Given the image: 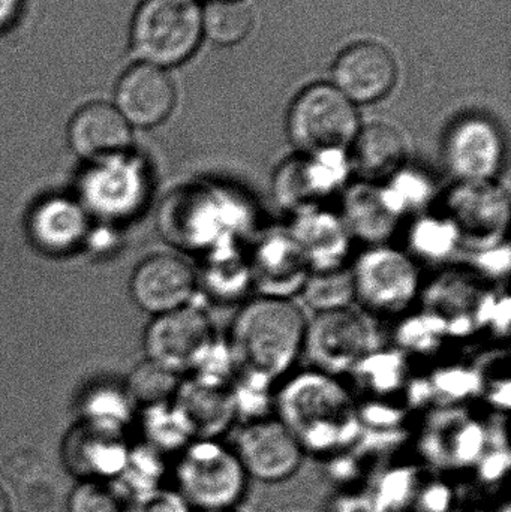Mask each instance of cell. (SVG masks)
Returning <instances> with one entry per match:
<instances>
[{
  "label": "cell",
  "instance_id": "20",
  "mask_svg": "<svg viewBox=\"0 0 511 512\" xmlns=\"http://www.w3.org/2000/svg\"><path fill=\"white\" fill-rule=\"evenodd\" d=\"M408 147L404 135L389 123L360 126L350 150L351 170L362 182L381 185L407 165Z\"/></svg>",
  "mask_w": 511,
  "mask_h": 512
},
{
  "label": "cell",
  "instance_id": "12",
  "mask_svg": "<svg viewBox=\"0 0 511 512\" xmlns=\"http://www.w3.org/2000/svg\"><path fill=\"white\" fill-rule=\"evenodd\" d=\"M462 245L488 249L500 243L509 221V198L495 182L461 183L447 195L446 212Z\"/></svg>",
  "mask_w": 511,
  "mask_h": 512
},
{
  "label": "cell",
  "instance_id": "22",
  "mask_svg": "<svg viewBox=\"0 0 511 512\" xmlns=\"http://www.w3.org/2000/svg\"><path fill=\"white\" fill-rule=\"evenodd\" d=\"M176 406L197 439L218 438L237 415L236 400L228 388L207 387L195 381L179 387Z\"/></svg>",
  "mask_w": 511,
  "mask_h": 512
},
{
  "label": "cell",
  "instance_id": "35",
  "mask_svg": "<svg viewBox=\"0 0 511 512\" xmlns=\"http://www.w3.org/2000/svg\"><path fill=\"white\" fill-rule=\"evenodd\" d=\"M0 512H11L8 495L2 487H0Z\"/></svg>",
  "mask_w": 511,
  "mask_h": 512
},
{
  "label": "cell",
  "instance_id": "30",
  "mask_svg": "<svg viewBox=\"0 0 511 512\" xmlns=\"http://www.w3.org/2000/svg\"><path fill=\"white\" fill-rule=\"evenodd\" d=\"M134 498L117 480L81 481L69 496V512H131Z\"/></svg>",
  "mask_w": 511,
  "mask_h": 512
},
{
  "label": "cell",
  "instance_id": "29",
  "mask_svg": "<svg viewBox=\"0 0 511 512\" xmlns=\"http://www.w3.org/2000/svg\"><path fill=\"white\" fill-rule=\"evenodd\" d=\"M165 403L150 406L146 418L149 445L161 454L185 450L191 444L192 438H195L182 411L176 405L167 406Z\"/></svg>",
  "mask_w": 511,
  "mask_h": 512
},
{
  "label": "cell",
  "instance_id": "5",
  "mask_svg": "<svg viewBox=\"0 0 511 512\" xmlns=\"http://www.w3.org/2000/svg\"><path fill=\"white\" fill-rule=\"evenodd\" d=\"M356 105L332 84L306 87L291 105L287 131L300 155L348 152L360 129Z\"/></svg>",
  "mask_w": 511,
  "mask_h": 512
},
{
  "label": "cell",
  "instance_id": "28",
  "mask_svg": "<svg viewBox=\"0 0 511 512\" xmlns=\"http://www.w3.org/2000/svg\"><path fill=\"white\" fill-rule=\"evenodd\" d=\"M251 26V11L240 0H216L203 9V33L216 44H237Z\"/></svg>",
  "mask_w": 511,
  "mask_h": 512
},
{
  "label": "cell",
  "instance_id": "31",
  "mask_svg": "<svg viewBox=\"0 0 511 512\" xmlns=\"http://www.w3.org/2000/svg\"><path fill=\"white\" fill-rule=\"evenodd\" d=\"M164 474L165 466L161 453L147 445L135 450L129 448L128 459L117 481L135 499L161 489Z\"/></svg>",
  "mask_w": 511,
  "mask_h": 512
},
{
  "label": "cell",
  "instance_id": "37",
  "mask_svg": "<svg viewBox=\"0 0 511 512\" xmlns=\"http://www.w3.org/2000/svg\"><path fill=\"white\" fill-rule=\"evenodd\" d=\"M212 2H216V0H212Z\"/></svg>",
  "mask_w": 511,
  "mask_h": 512
},
{
  "label": "cell",
  "instance_id": "21",
  "mask_svg": "<svg viewBox=\"0 0 511 512\" xmlns=\"http://www.w3.org/2000/svg\"><path fill=\"white\" fill-rule=\"evenodd\" d=\"M339 215L351 237L369 246L387 245V240L396 233L401 222L384 203L380 185L362 180L345 189Z\"/></svg>",
  "mask_w": 511,
  "mask_h": 512
},
{
  "label": "cell",
  "instance_id": "9",
  "mask_svg": "<svg viewBox=\"0 0 511 512\" xmlns=\"http://www.w3.org/2000/svg\"><path fill=\"white\" fill-rule=\"evenodd\" d=\"M215 342L209 316L191 304L155 316L144 333L147 360L176 375L194 370Z\"/></svg>",
  "mask_w": 511,
  "mask_h": 512
},
{
  "label": "cell",
  "instance_id": "6",
  "mask_svg": "<svg viewBox=\"0 0 511 512\" xmlns=\"http://www.w3.org/2000/svg\"><path fill=\"white\" fill-rule=\"evenodd\" d=\"M248 474L234 450L218 439H197L176 466L177 492L203 512L234 510L245 496Z\"/></svg>",
  "mask_w": 511,
  "mask_h": 512
},
{
  "label": "cell",
  "instance_id": "15",
  "mask_svg": "<svg viewBox=\"0 0 511 512\" xmlns=\"http://www.w3.org/2000/svg\"><path fill=\"white\" fill-rule=\"evenodd\" d=\"M252 285L267 297L291 298L302 292L311 267L288 230H273L249 252Z\"/></svg>",
  "mask_w": 511,
  "mask_h": 512
},
{
  "label": "cell",
  "instance_id": "3",
  "mask_svg": "<svg viewBox=\"0 0 511 512\" xmlns=\"http://www.w3.org/2000/svg\"><path fill=\"white\" fill-rule=\"evenodd\" d=\"M167 230L186 248L207 252L240 243L254 227V209L243 195L219 186H200L174 195Z\"/></svg>",
  "mask_w": 511,
  "mask_h": 512
},
{
  "label": "cell",
  "instance_id": "2",
  "mask_svg": "<svg viewBox=\"0 0 511 512\" xmlns=\"http://www.w3.org/2000/svg\"><path fill=\"white\" fill-rule=\"evenodd\" d=\"M278 420L303 451H330L354 438L357 411L336 376L314 369L291 376L278 396Z\"/></svg>",
  "mask_w": 511,
  "mask_h": 512
},
{
  "label": "cell",
  "instance_id": "13",
  "mask_svg": "<svg viewBox=\"0 0 511 512\" xmlns=\"http://www.w3.org/2000/svg\"><path fill=\"white\" fill-rule=\"evenodd\" d=\"M198 276L180 256L152 255L132 273L129 292L144 312L158 316L188 306L197 291Z\"/></svg>",
  "mask_w": 511,
  "mask_h": 512
},
{
  "label": "cell",
  "instance_id": "36",
  "mask_svg": "<svg viewBox=\"0 0 511 512\" xmlns=\"http://www.w3.org/2000/svg\"><path fill=\"white\" fill-rule=\"evenodd\" d=\"M209 512H237L236 510H225V511H209Z\"/></svg>",
  "mask_w": 511,
  "mask_h": 512
},
{
  "label": "cell",
  "instance_id": "27",
  "mask_svg": "<svg viewBox=\"0 0 511 512\" xmlns=\"http://www.w3.org/2000/svg\"><path fill=\"white\" fill-rule=\"evenodd\" d=\"M306 304L317 313L347 309L356 300L351 268L311 271L302 289Z\"/></svg>",
  "mask_w": 511,
  "mask_h": 512
},
{
  "label": "cell",
  "instance_id": "19",
  "mask_svg": "<svg viewBox=\"0 0 511 512\" xmlns=\"http://www.w3.org/2000/svg\"><path fill=\"white\" fill-rule=\"evenodd\" d=\"M129 448L120 433L83 423L66 438L63 456L69 471L81 481L117 480L128 459Z\"/></svg>",
  "mask_w": 511,
  "mask_h": 512
},
{
  "label": "cell",
  "instance_id": "10",
  "mask_svg": "<svg viewBox=\"0 0 511 512\" xmlns=\"http://www.w3.org/2000/svg\"><path fill=\"white\" fill-rule=\"evenodd\" d=\"M443 156L458 182H495L506 158V141L494 120L470 114L450 126L444 138Z\"/></svg>",
  "mask_w": 511,
  "mask_h": 512
},
{
  "label": "cell",
  "instance_id": "23",
  "mask_svg": "<svg viewBox=\"0 0 511 512\" xmlns=\"http://www.w3.org/2000/svg\"><path fill=\"white\" fill-rule=\"evenodd\" d=\"M86 215L69 200L45 201L32 218V237L39 248L51 252L68 251L86 231Z\"/></svg>",
  "mask_w": 511,
  "mask_h": 512
},
{
  "label": "cell",
  "instance_id": "11",
  "mask_svg": "<svg viewBox=\"0 0 511 512\" xmlns=\"http://www.w3.org/2000/svg\"><path fill=\"white\" fill-rule=\"evenodd\" d=\"M234 453L248 477L281 483L299 471L305 451L281 421L264 417L240 430Z\"/></svg>",
  "mask_w": 511,
  "mask_h": 512
},
{
  "label": "cell",
  "instance_id": "4",
  "mask_svg": "<svg viewBox=\"0 0 511 512\" xmlns=\"http://www.w3.org/2000/svg\"><path fill=\"white\" fill-rule=\"evenodd\" d=\"M203 36L197 0H141L131 21V47L138 62L170 68L188 60Z\"/></svg>",
  "mask_w": 511,
  "mask_h": 512
},
{
  "label": "cell",
  "instance_id": "24",
  "mask_svg": "<svg viewBox=\"0 0 511 512\" xmlns=\"http://www.w3.org/2000/svg\"><path fill=\"white\" fill-rule=\"evenodd\" d=\"M209 254L203 271V285L213 298L230 303L254 288L249 254H243L240 243L221 246Z\"/></svg>",
  "mask_w": 511,
  "mask_h": 512
},
{
  "label": "cell",
  "instance_id": "26",
  "mask_svg": "<svg viewBox=\"0 0 511 512\" xmlns=\"http://www.w3.org/2000/svg\"><path fill=\"white\" fill-rule=\"evenodd\" d=\"M408 243L413 258L417 256L426 261H443L462 245L458 228L444 213L441 216L428 213L417 216L408 234Z\"/></svg>",
  "mask_w": 511,
  "mask_h": 512
},
{
  "label": "cell",
  "instance_id": "33",
  "mask_svg": "<svg viewBox=\"0 0 511 512\" xmlns=\"http://www.w3.org/2000/svg\"><path fill=\"white\" fill-rule=\"evenodd\" d=\"M131 512H191V505L179 492L158 489L135 498Z\"/></svg>",
  "mask_w": 511,
  "mask_h": 512
},
{
  "label": "cell",
  "instance_id": "14",
  "mask_svg": "<svg viewBox=\"0 0 511 512\" xmlns=\"http://www.w3.org/2000/svg\"><path fill=\"white\" fill-rule=\"evenodd\" d=\"M113 105L132 128H155L173 113L176 87L167 69L138 62L120 77Z\"/></svg>",
  "mask_w": 511,
  "mask_h": 512
},
{
  "label": "cell",
  "instance_id": "1",
  "mask_svg": "<svg viewBox=\"0 0 511 512\" xmlns=\"http://www.w3.org/2000/svg\"><path fill=\"white\" fill-rule=\"evenodd\" d=\"M308 318L291 298H252L231 325L227 346L242 379L272 385L305 352Z\"/></svg>",
  "mask_w": 511,
  "mask_h": 512
},
{
  "label": "cell",
  "instance_id": "18",
  "mask_svg": "<svg viewBox=\"0 0 511 512\" xmlns=\"http://www.w3.org/2000/svg\"><path fill=\"white\" fill-rule=\"evenodd\" d=\"M287 230L311 271L345 267L353 237L339 213L324 206L309 207L294 213L293 222Z\"/></svg>",
  "mask_w": 511,
  "mask_h": 512
},
{
  "label": "cell",
  "instance_id": "25",
  "mask_svg": "<svg viewBox=\"0 0 511 512\" xmlns=\"http://www.w3.org/2000/svg\"><path fill=\"white\" fill-rule=\"evenodd\" d=\"M380 191L390 212L401 221L426 213L435 198V183L428 174L405 165L381 183Z\"/></svg>",
  "mask_w": 511,
  "mask_h": 512
},
{
  "label": "cell",
  "instance_id": "32",
  "mask_svg": "<svg viewBox=\"0 0 511 512\" xmlns=\"http://www.w3.org/2000/svg\"><path fill=\"white\" fill-rule=\"evenodd\" d=\"M177 376L179 375L147 360L129 376L126 390L135 402L143 403L149 408L161 405L168 402V399L179 390Z\"/></svg>",
  "mask_w": 511,
  "mask_h": 512
},
{
  "label": "cell",
  "instance_id": "17",
  "mask_svg": "<svg viewBox=\"0 0 511 512\" xmlns=\"http://www.w3.org/2000/svg\"><path fill=\"white\" fill-rule=\"evenodd\" d=\"M68 143L84 161H110L125 155L131 147L132 126L113 104L90 102L72 116Z\"/></svg>",
  "mask_w": 511,
  "mask_h": 512
},
{
  "label": "cell",
  "instance_id": "34",
  "mask_svg": "<svg viewBox=\"0 0 511 512\" xmlns=\"http://www.w3.org/2000/svg\"><path fill=\"white\" fill-rule=\"evenodd\" d=\"M26 0H0V35L17 26Z\"/></svg>",
  "mask_w": 511,
  "mask_h": 512
},
{
  "label": "cell",
  "instance_id": "7",
  "mask_svg": "<svg viewBox=\"0 0 511 512\" xmlns=\"http://www.w3.org/2000/svg\"><path fill=\"white\" fill-rule=\"evenodd\" d=\"M356 300L381 315L404 312L420 291V271L413 256L389 245L369 246L351 268Z\"/></svg>",
  "mask_w": 511,
  "mask_h": 512
},
{
  "label": "cell",
  "instance_id": "8",
  "mask_svg": "<svg viewBox=\"0 0 511 512\" xmlns=\"http://www.w3.org/2000/svg\"><path fill=\"white\" fill-rule=\"evenodd\" d=\"M377 348L374 322L351 307L317 313L308 322L305 352L321 372L338 376L356 370Z\"/></svg>",
  "mask_w": 511,
  "mask_h": 512
},
{
  "label": "cell",
  "instance_id": "16",
  "mask_svg": "<svg viewBox=\"0 0 511 512\" xmlns=\"http://www.w3.org/2000/svg\"><path fill=\"white\" fill-rule=\"evenodd\" d=\"M396 62L377 42L351 45L338 57L333 69L336 87L353 104L380 101L396 83Z\"/></svg>",
  "mask_w": 511,
  "mask_h": 512
}]
</instances>
